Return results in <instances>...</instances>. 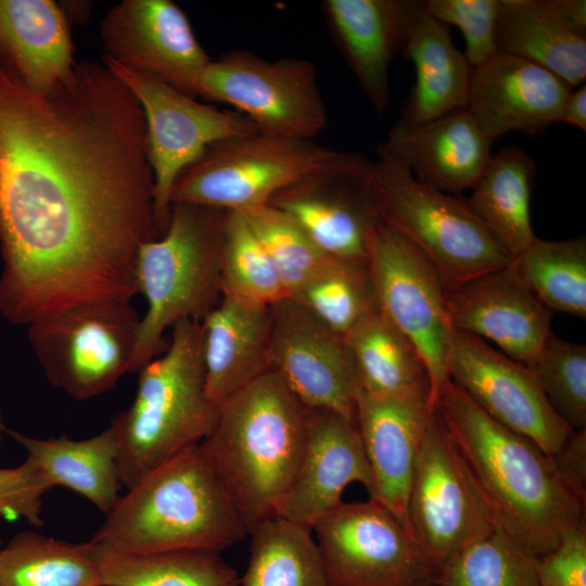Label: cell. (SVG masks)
<instances>
[{
  "mask_svg": "<svg viewBox=\"0 0 586 586\" xmlns=\"http://www.w3.org/2000/svg\"><path fill=\"white\" fill-rule=\"evenodd\" d=\"M416 0H324L329 31L378 114L391 102L390 67L422 9Z\"/></svg>",
  "mask_w": 586,
  "mask_h": 586,
  "instance_id": "24",
  "label": "cell"
},
{
  "mask_svg": "<svg viewBox=\"0 0 586 586\" xmlns=\"http://www.w3.org/2000/svg\"><path fill=\"white\" fill-rule=\"evenodd\" d=\"M402 55L416 71L402 119L422 123L466 109L472 67L454 44L448 26L429 15L423 5L410 26Z\"/></svg>",
  "mask_w": 586,
  "mask_h": 586,
  "instance_id": "28",
  "label": "cell"
},
{
  "mask_svg": "<svg viewBox=\"0 0 586 586\" xmlns=\"http://www.w3.org/2000/svg\"><path fill=\"white\" fill-rule=\"evenodd\" d=\"M559 122L586 130V86L581 85L577 90H571L560 115Z\"/></svg>",
  "mask_w": 586,
  "mask_h": 586,
  "instance_id": "45",
  "label": "cell"
},
{
  "mask_svg": "<svg viewBox=\"0 0 586 586\" xmlns=\"http://www.w3.org/2000/svg\"><path fill=\"white\" fill-rule=\"evenodd\" d=\"M308 408L271 370L216 407L199 444L246 528L276 517L296 472Z\"/></svg>",
  "mask_w": 586,
  "mask_h": 586,
  "instance_id": "3",
  "label": "cell"
},
{
  "mask_svg": "<svg viewBox=\"0 0 586 586\" xmlns=\"http://www.w3.org/2000/svg\"><path fill=\"white\" fill-rule=\"evenodd\" d=\"M407 519L437 571L495 528L435 407L416 458Z\"/></svg>",
  "mask_w": 586,
  "mask_h": 586,
  "instance_id": "14",
  "label": "cell"
},
{
  "mask_svg": "<svg viewBox=\"0 0 586 586\" xmlns=\"http://www.w3.org/2000/svg\"><path fill=\"white\" fill-rule=\"evenodd\" d=\"M1 547H2V546H1V540H0V548H1Z\"/></svg>",
  "mask_w": 586,
  "mask_h": 586,
  "instance_id": "47",
  "label": "cell"
},
{
  "mask_svg": "<svg viewBox=\"0 0 586 586\" xmlns=\"http://www.w3.org/2000/svg\"><path fill=\"white\" fill-rule=\"evenodd\" d=\"M140 317L130 302L78 305L28 324V340L49 382L74 399L111 390L127 372Z\"/></svg>",
  "mask_w": 586,
  "mask_h": 586,
  "instance_id": "9",
  "label": "cell"
},
{
  "mask_svg": "<svg viewBox=\"0 0 586 586\" xmlns=\"http://www.w3.org/2000/svg\"><path fill=\"white\" fill-rule=\"evenodd\" d=\"M370 190L381 222L431 263L446 292L511 263L464 199L417 181L381 152Z\"/></svg>",
  "mask_w": 586,
  "mask_h": 586,
  "instance_id": "7",
  "label": "cell"
},
{
  "mask_svg": "<svg viewBox=\"0 0 586 586\" xmlns=\"http://www.w3.org/2000/svg\"><path fill=\"white\" fill-rule=\"evenodd\" d=\"M519 275L552 313L586 318V239H536L512 258Z\"/></svg>",
  "mask_w": 586,
  "mask_h": 586,
  "instance_id": "35",
  "label": "cell"
},
{
  "mask_svg": "<svg viewBox=\"0 0 586 586\" xmlns=\"http://www.w3.org/2000/svg\"><path fill=\"white\" fill-rule=\"evenodd\" d=\"M51 487L27 459L15 468H0V518L25 519L42 525V498Z\"/></svg>",
  "mask_w": 586,
  "mask_h": 586,
  "instance_id": "42",
  "label": "cell"
},
{
  "mask_svg": "<svg viewBox=\"0 0 586 586\" xmlns=\"http://www.w3.org/2000/svg\"><path fill=\"white\" fill-rule=\"evenodd\" d=\"M239 586H329L310 527L279 517L256 525Z\"/></svg>",
  "mask_w": 586,
  "mask_h": 586,
  "instance_id": "33",
  "label": "cell"
},
{
  "mask_svg": "<svg viewBox=\"0 0 586 586\" xmlns=\"http://www.w3.org/2000/svg\"><path fill=\"white\" fill-rule=\"evenodd\" d=\"M549 404L572 429H586V345L552 332L530 367Z\"/></svg>",
  "mask_w": 586,
  "mask_h": 586,
  "instance_id": "40",
  "label": "cell"
},
{
  "mask_svg": "<svg viewBox=\"0 0 586 586\" xmlns=\"http://www.w3.org/2000/svg\"><path fill=\"white\" fill-rule=\"evenodd\" d=\"M445 298L454 330L489 340L527 368L551 333L553 313L533 294L512 260L447 291Z\"/></svg>",
  "mask_w": 586,
  "mask_h": 586,
  "instance_id": "20",
  "label": "cell"
},
{
  "mask_svg": "<svg viewBox=\"0 0 586 586\" xmlns=\"http://www.w3.org/2000/svg\"><path fill=\"white\" fill-rule=\"evenodd\" d=\"M93 546L101 586H239L240 583L237 571L220 553L178 550L136 555Z\"/></svg>",
  "mask_w": 586,
  "mask_h": 586,
  "instance_id": "34",
  "label": "cell"
},
{
  "mask_svg": "<svg viewBox=\"0 0 586 586\" xmlns=\"http://www.w3.org/2000/svg\"><path fill=\"white\" fill-rule=\"evenodd\" d=\"M434 407L429 384L383 394L359 391L356 398L355 421L372 479L370 499L408 528L410 482Z\"/></svg>",
  "mask_w": 586,
  "mask_h": 586,
  "instance_id": "19",
  "label": "cell"
},
{
  "mask_svg": "<svg viewBox=\"0 0 586 586\" xmlns=\"http://www.w3.org/2000/svg\"><path fill=\"white\" fill-rule=\"evenodd\" d=\"M373 162L351 153L340 166L279 192L268 203L328 256L367 265L381 222L370 190Z\"/></svg>",
  "mask_w": 586,
  "mask_h": 586,
  "instance_id": "16",
  "label": "cell"
},
{
  "mask_svg": "<svg viewBox=\"0 0 586 586\" xmlns=\"http://www.w3.org/2000/svg\"><path fill=\"white\" fill-rule=\"evenodd\" d=\"M0 586H101L94 546L21 532L0 548Z\"/></svg>",
  "mask_w": 586,
  "mask_h": 586,
  "instance_id": "31",
  "label": "cell"
},
{
  "mask_svg": "<svg viewBox=\"0 0 586 586\" xmlns=\"http://www.w3.org/2000/svg\"><path fill=\"white\" fill-rule=\"evenodd\" d=\"M241 214L269 253L289 297L335 259L320 251L293 219L271 205Z\"/></svg>",
  "mask_w": 586,
  "mask_h": 586,
  "instance_id": "39",
  "label": "cell"
},
{
  "mask_svg": "<svg viewBox=\"0 0 586 586\" xmlns=\"http://www.w3.org/2000/svg\"><path fill=\"white\" fill-rule=\"evenodd\" d=\"M270 308L272 370L306 408L334 411L355 421L360 384L344 335L292 298Z\"/></svg>",
  "mask_w": 586,
  "mask_h": 586,
  "instance_id": "17",
  "label": "cell"
},
{
  "mask_svg": "<svg viewBox=\"0 0 586 586\" xmlns=\"http://www.w3.org/2000/svg\"><path fill=\"white\" fill-rule=\"evenodd\" d=\"M434 405L494 526L525 552H549L585 522V505L537 444L491 418L450 379Z\"/></svg>",
  "mask_w": 586,
  "mask_h": 586,
  "instance_id": "2",
  "label": "cell"
},
{
  "mask_svg": "<svg viewBox=\"0 0 586 586\" xmlns=\"http://www.w3.org/2000/svg\"><path fill=\"white\" fill-rule=\"evenodd\" d=\"M0 61L27 86L47 90L74 66L65 15L51 0H0Z\"/></svg>",
  "mask_w": 586,
  "mask_h": 586,
  "instance_id": "27",
  "label": "cell"
},
{
  "mask_svg": "<svg viewBox=\"0 0 586 586\" xmlns=\"http://www.w3.org/2000/svg\"><path fill=\"white\" fill-rule=\"evenodd\" d=\"M367 267L378 307L423 360L434 404L449 381L447 355L454 332L443 283L431 263L383 222L373 233Z\"/></svg>",
  "mask_w": 586,
  "mask_h": 586,
  "instance_id": "13",
  "label": "cell"
},
{
  "mask_svg": "<svg viewBox=\"0 0 586 586\" xmlns=\"http://www.w3.org/2000/svg\"><path fill=\"white\" fill-rule=\"evenodd\" d=\"M538 586H586V527L581 522L564 532L558 545L535 558Z\"/></svg>",
  "mask_w": 586,
  "mask_h": 586,
  "instance_id": "43",
  "label": "cell"
},
{
  "mask_svg": "<svg viewBox=\"0 0 586 586\" xmlns=\"http://www.w3.org/2000/svg\"><path fill=\"white\" fill-rule=\"evenodd\" d=\"M436 586H538L535 558L495 527L444 563Z\"/></svg>",
  "mask_w": 586,
  "mask_h": 586,
  "instance_id": "37",
  "label": "cell"
},
{
  "mask_svg": "<svg viewBox=\"0 0 586 586\" xmlns=\"http://www.w3.org/2000/svg\"><path fill=\"white\" fill-rule=\"evenodd\" d=\"M372 479L356 422L330 410L308 409L302 455L276 517L313 528L337 507L345 488Z\"/></svg>",
  "mask_w": 586,
  "mask_h": 586,
  "instance_id": "21",
  "label": "cell"
},
{
  "mask_svg": "<svg viewBox=\"0 0 586 586\" xmlns=\"http://www.w3.org/2000/svg\"><path fill=\"white\" fill-rule=\"evenodd\" d=\"M247 536L232 499L196 445L127 488L90 540L123 553H221Z\"/></svg>",
  "mask_w": 586,
  "mask_h": 586,
  "instance_id": "4",
  "label": "cell"
},
{
  "mask_svg": "<svg viewBox=\"0 0 586 586\" xmlns=\"http://www.w3.org/2000/svg\"><path fill=\"white\" fill-rule=\"evenodd\" d=\"M349 154L313 140L260 133L220 142L180 174L171 190V205L189 203L241 213L340 166Z\"/></svg>",
  "mask_w": 586,
  "mask_h": 586,
  "instance_id": "8",
  "label": "cell"
},
{
  "mask_svg": "<svg viewBox=\"0 0 586 586\" xmlns=\"http://www.w3.org/2000/svg\"><path fill=\"white\" fill-rule=\"evenodd\" d=\"M199 95L230 104L269 137L313 140L328 126L315 66L303 59L267 61L232 50L211 60Z\"/></svg>",
  "mask_w": 586,
  "mask_h": 586,
  "instance_id": "11",
  "label": "cell"
},
{
  "mask_svg": "<svg viewBox=\"0 0 586 586\" xmlns=\"http://www.w3.org/2000/svg\"><path fill=\"white\" fill-rule=\"evenodd\" d=\"M0 442H1V435H0Z\"/></svg>",
  "mask_w": 586,
  "mask_h": 586,
  "instance_id": "48",
  "label": "cell"
},
{
  "mask_svg": "<svg viewBox=\"0 0 586 586\" xmlns=\"http://www.w3.org/2000/svg\"><path fill=\"white\" fill-rule=\"evenodd\" d=\"M497 50L530 61L572 88L586 77L585 0H499Z\"/></svg>",
  "mask_w": 586,
  "mask_h": 586,
  "instance_id": "25",
  "label": "cell"
},
{
  "mask_svg": "<svg viewBox=\"0 0 586 586\" xmlns=\"http://www.w3.org/2000/svg\"><path fill=\"white\" fill-rule=\"evenodd\" d=\"M104 64L138 100L145 119L154 177V211L160 237L171 212V190L188 167L213 145L258 133L239 112L217 110L153 77L104 56Z\"/></svg>",
  "mask_w": 586,
  "mask_h": 586,
  "instance_id": "10",
  "label": "cell"
},
{
  "mask_svg": "<svg viewBox=\"0 0 586 586\" xmlns=\"http://www.w3.org/2000/svg\"><path fill=\"white\" fill-rule=\"evenodd\" d=\"M447 370L449 379L491 418L526 436L549 456L572 432L532 370L477 336L454 330Z\"/></svg>",
  "mask_w": 586,
  "mask_h": 586,
  "instance_id": "15",
  "label": "cell"
},
{
  "mask_svg": "<svg viewBox=\"0 0 586 586\" xmlns=\"http://www.w3.org/2000/svg\"><path fill=\"white\" fill-rule=\"evenodd\" d=\"M4 430V425H3V422H2V415H1V411H0V431Z\"/></svg>",
  "mask_w": 586,
  "mask_h": 586,
  "instance_id": "46",
  "label": "cell"
},
{
  "mask_svg": "<svg viewBox=\"0 0 586 586\" xmlns=\"http://www.w3.org/2000/svg\"><path fill=\"white\" fill-rule=\"evenodd\" d=\"M493 141L467 109L422 123L399 118L378 148L413 178L448 194L472 189L491 156Z\"/></svg>",
  "mask_w": 586,
  "mask_h": 586,
  "instance_id": "23",
  "label": "cell"
},
{
  "mask_svg": "<svg viewBox=\"0 0 586 586\" xmlns=\"http://www.w3.org/2000/svg\"><path fill=\"white\" fill-rule=\"evenodd\" d=\"M160 237L145 119L103 63L36 90L0 61V315L30 324L138 294Z\"/></svg>",
  "mask_w": 586,
  "mask_h": 586,
  "instance_id": "1",
  "label": "cell"
},
{
  "mask_svg": "<svg viewBox=\"0 0 586 586\" xmlns=\"http://www.w3.org/2000/svg\"><path fill=\"white\" fill-rule=\"evenodd\" d=\"M201 323L205 391L215 407L272 370L270 306L222 294Z\"/></svg>",
  "mask_w": 586,
  "mask_h": 586,
  "instance_id": "26",
  "label": "cell"
},
{
  "mask_svg": "<svg viewBox=\"0 0 586 586\" xmlns=\"http://www.w3.org/2000/svg\"><path fill=\"white\" fill-rule=\"evenodd\" d=\"M344 337L356 366L360 391L383 394L430 385L419 352L378 305Z\"/></svg>",
  "mask_w": 586,
  "mask_h": 586,
  "instance_id": "32",
  "label": "cell"
},
{
  "mask_svg": "<svg viewBox=\"0 0 586 586\" xmlns=\"http://www.w3.org/2000/svg\"><path fill=\"white\" fill-rule=\"evenodd\" d=\"M107 58L190 97L211 62L182 9L170 0H125L101 25Z\"/></svg>",
  "mask_w": 586,
  "mask_h": 586,
  "instance_id": "18",
  "label": "cell"
},
{
  "mask_svg": "<svg viewBox=\"0 0 586 586\" xmlns=\"http://www.w3.org/2000/svg\"><path fill=\"white\" fill-rule=\"evenodd\" d=\"M9 434L27 451V460L51 488H69L92 502L105 514L120 496L117 441L111 425L85 440L66 435L35 438L15 431Z\"/></svg>",
  "mask_w": 586,
  "mask_h": 586,
  "instance_id": "29",
  "label": "cell"
},
{
  "mask_svg": "<svg viewBox=\"0 0 586 586\" xmlns=\"http://www.w3.org/2000/svg\"><path fill=\"white\" fill-rule=\"evenodd\" d=\"M311 531L329 586H436L437 569L379 501L341 502Z\"/></svg>",
  "mask_w": 586,
  "mask_h": 586,
  "instance_id": "12",
  "label": "cell"
},
{
  "mask_svg": "<svg viewBox=\"0 0 586 586\" xmlns=\"http://www.w3.org/2000/svg\"><path fill=\"white\" fill-rule=\"evenodd\" d=\"M423 7L438 22L460 29L466 42L463 54L471 67L498 52L499 0H425Z\"/></svg>",
  "mask_w": 586,
  "mask_h": 586,
  "instance_id": "41",
  "label": "cell"
},
{
  "mask_svg": "<svg viewBox=\"0 0 586 586\" xmlns=\"http://www.w3.org/2000/svg\"><path fill=\"white\" fill-rule=\"evenodd\" d=\"M535 176L536 163L524 150L505 146L492 154L470 198L464 199L511 258L537 239L531 221Z\"/></svg>",
  "mask_w": 586,
  "mask_h": 586,
  "instance_id": "30",
  "label": "cell"
},
{
  "mask_svg": "<svg viewBox=\"0 0 586 586\" xmlns=\"http://www.w3.org/2000/svg\"><path fill=\"white\" fill-rule=\"evenodd\" d=\"M226 215L175 203L165 232L139 249L136 282L148 308L140 318L130 372L156 357L168 328L184 319L202 321L218 304Z\"/></svg>",
  "mask_w": 586,
  "mask_h": 586,
  "instance_id": "6",
  "label": "cell"
},
{
  "mask_svg": "<svg viewBox=\"0 0 586 586\" xmlns=\"http://www.w3.org/2000/svg\"><path fill=\"white\" fill-rule=\"evenodd\" d=\"M550 457L566 487L585 505L586 429L572 430L563 445Z\"/></svg>",
  "mask_w": 586,
  "mask_h": 586,
  "instance_id": "44",
  "label": "cell"
},
{
  "mask_svg": "<svg viewBox=\"0 0 586 586\" xmlns=\"http://www.w3.org/2000/svg\"><path fill=\"white\" fill-rule=\"evenodd\" d=\"M289 298L343 335L377 306L367 265L340 259L330 263Z\"/></svg>",
  "mask_w": 586,
  "mask_h": 586,
  "instance_id": "38",
  "label": "cell"
},
{
  "mask_svg": "<svg viewBox=\"0 0 586 586\" xmlns=\"http://www.w3.org/2000/svg\"><path fill=\"white\" fill-rule=\"evenodd\" d=\"M572 89L530 61L497 52L472 67L466 109L492 141L510 131L537 135L559 122Z\"/></svg>",
  "mask_w": 586,
  "mask_h": 586,
  "instance_id": "22",
  "label": "cell"
},
{
  "mask_svg": "<svg viewBox=\"0 0 586 586\" xmlns=\"http://www.w3.org/2000/svg\"><path fill=\"white\" fill-rule=\"evenodd\" d=\"M215 415L205 391L202 323L181 320L173 327L166 352L139 370L132 404L110 423L122 485L130 488L161 463L199 445Z\"/></svg>",
  "mask_w": 586,
  "mask_h": 586,
  "instance_id": "5",
  "label": "cell"
},
{
  "mask_svg": "<svg viewBox=\"0 0 586 586\" xmlns=\"http://www.w3.org/2000/svg\"><path fill=\"white\" fill-rule=\"evenodd\" d=\"M221 285L222 294L263 306L289 297L269 253L238 212L226 215Z\"/></svg>",
  "mask_w": 586,
  "mask_h": 586,
  "instance_id": "36",
  "label": "cell"
}]
</instances>
